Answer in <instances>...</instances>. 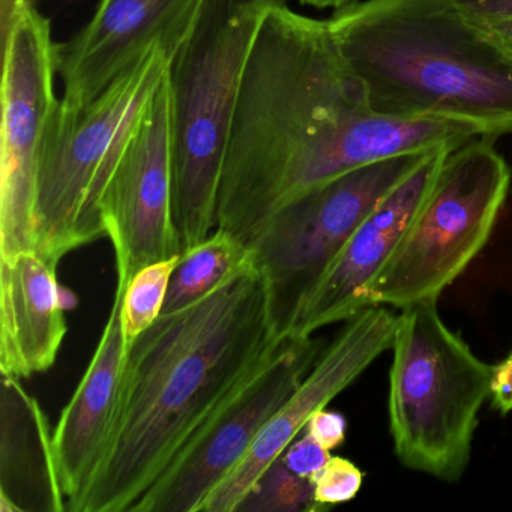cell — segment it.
<instances>
[{"mask_svg": "<svg viewBox=\"0 0 512 512\" xmlns=\"http://www.w3.org/2000/svg\"><path fill=\"white\" fill-rule=\"evenodd\" d=\"M475 137L460 122L374 113L328 20L283 2L263 19L242 77L217 227L248 245L281 208L344 173Z\"/></svg>", "mask_w": 512, "mask_h": 512, "instance_id": "1", "label": "cell"}, {"mask_svg": "<svg viewBox=\"0 0 512 512\" xmlns=\"http://www.w3.org/2000/svg\"><path fill=\"white\" fill-rule=\"evenodd\" d=\"M256 262L130 344L103 460L71 512H131L280 334Z\"/></svg>", "mask_w": 512, "mask_h": 512, "instance_id": "2", "label": "cell"}, {"mask_svg": "<svg viewBox=\"0 0 512 512\" xmlns=\"http://www.w3.org/2000/svg\"><path fill=\"white\" fill-rule=\"evenodd\" d=\"M328 23L377 115L512 134V62L455 0H356Z\"/></svg>", "mask_w": 512, "mask_h": 512, "instance_id": "3", "label": "cell"}, {"mask_svg": "<svg viewBox=\"0 0 512 512\" xmlns=\"http://www.w3.org/2000/svg\"><path fill=\"white\" fill-rule=\"evenodd\" d=\"M286 0H205L169 59L173 214L182 253L217 229L227 139L251 49L266 14Z\"/></svg>", "mask_w": 512, "mask_h": 512, "instance_id": "4", "label": "cell"}, {"mask_svg": "<svg viewBox=\"0 0 512 512\" xmlns=\"http://www.w3.org/2000/svg\"><path fill=\"white\" fill-rule=\"evenodd\" d=\"M167 68L166 50L155 46L91 100L59 98L38 172V254L61 263L71 251L106 236L100 212L104 190Z\"/></svg>", "mask_w": 512, "mask_h": 512, "instance_id": "5", "label": "cell"}, {"mask_svg": "<svg viewBox=\"0 0 512 512\" xmlns=\"http://www.w3.org/2000/svg\"><path fill=\"white\" fill-rule=\"evenodd\" d=\"M389 430L407 469L446 482L469 466L494 365L479 359L440 317L437 301L401 308L392 340Z\"/></svg>", "mask_w": 512, "mask_h": 512, "instance_id": "6", "label": "cell"}, {"mask_svg": "<svg viewBox=\"0 0 512 512\" xmlns=\"http://www.w3.org/2000/svg\"><path fill=\"white\" fill-rule=\"evenodd\" d=\"M490 137L449 152L400 244L374 281L370 305L406 308L440 295L481 253L512 188Z\"/></svg>", "mask_w": 512, "mask_h": 512, "instance_id": "7", "label": "cell"}, {"mask_svg": "<svg viewBox=\"0 0 512 512\" xmlns=\"http://www.w3.org/2000/svg\"><path fill=\"white\" fill-rule=\"evenodd\" d=\"M0 259L35 250L38 172L50 119L58 106V43L34 0H16L2 19Z\"/></svg>", "mask_w": 512, "mask_h": 512, "instance_id": "8", "label": "cell"}, {"mask_svg": "<svg viewBox=\"0 0 512 512\" xmlns=\"http://www.w3.org/2000/svg\"><path fill=\"white\" fill-rule=\"evenodd\" d=\"M320 340L280 332L268 352L173 458L131 512H200L322 353Z\"/></svg>", "mask_w": 512, "mask_h": 512, "instance_id": "9", "label": "cell"}, {"mask_svg": "<svg viewBox=\"0 0 512 512\" xmlns=\"http://www.w3.org/2000/svg\"><path fill=\"white\" fill-rule=\"evenodd\" d=\"M431 151L344 173L293 200L257 230L248 247L268 281L281 332L353 230Z\"/></svg>", "mask_w": 512, "mask_h": 512, "instance_id": "10", "label": "cell"}, {"mask_svg": "<svg viewBox=\"0 0 512 512\" xmlns=\"http://www.w3.org/2000/svg\"><path fill=\"white\" fill-rule=\"evenodd\" d=\"M106 238L131 277L181 256L173 214V152L167 74L134 130L100 203Z\"/></svg>", "mask_w": 512, "mask_h": 512, "instance_id": "11", "label": "cell"}, {"mask_svg": "<svg viewBox=\"0 0 512 512\" xmlns=\"http://www.w3.org/2000/svg\"><path fill=\"white\" fill-rule=\"evenodd\" d=\"M397 316L374 305L347 320L343 331L320 353L289 400L266 424L233 472L209 494L200 512H236L262 473L304 433L317 410L325 409L380 355L391 350Z\"/></svg>", "mask_w": 512, "mask_h": 512, "instance_id": "12", "label": "cell"}, {"mask_svg": "<svg viewBox=\"0 0 512 512\" xmlns=\"http://www.w3.org/2000/svg\"><path fill=\"white\" fill-rule=\"evenodd\" d=\"M451 151L454 149L428 152L419 166L371 209L322 277L298 302L284 334L311 337L319 329L347 322L371 307L374 281L400 244Z\"/></svg>", "mask_w": 512, "mask_h": 512, "instance_id": "13", "label": "cell"}, {"mask_svg": "<svg viewBox=\"0 0 512 512\" xmlns=\"http://www.w3.org/2000/svg\"><path fill=\"white\" fill-rule=\"evenodd\" d=\"M205 0H100L94 16L58 43L62 100L85 103L136 64L152 47L169 59L184 43Z\"/></svg>", "mask_w": 512, "mask_h": 512, "instance_id": "14", "label": "cell"}, {"mask_svg": "<svg viewBox=\"0 0 512 512\" xmlns=\"http://www.w3.org/2000/svg\"><path fill=\"white\" fill-rule=\"evenodd\" d=\"M116 286L112 310L85 376L53 430V451L67 511L94 478L115 422L127 344L122 302L130 281L124 259L115 254Z\"/></svg>", "mask_w": 512, "mask_h": 512, "instance_id": "15", "label": "cell"}, {"mask_svg": "<svg viewBox=\"0 0 512 512\" xmlns=\"http://www.w3.org/2000/svg\"><path fill=\"white\" fill-rule=\"evenodd\" d=\"M59 263L23 251L0 259V374L47 373L67 335Z\"/></svg>", "mask_w": 512, "mask_h": 512, "instance_id": "16", "label": "cell"}, {"mask_svg": "<svg viewBox=\"0 0 512 512\" xmlns=\"http://www.w3.org/2000/svg\"><path fill=\"white\" fill-rule=\"evenodd\" d=\"M67 511L53 431L37 398L17 377L0 386V512Z\"/></svg>", "mask_w": 512, "mask_h": 512, "instance_id": "17", "label": "cell"}, {"mask_svg": "<svg viewBox=\"0 0 512 512\" xmlns=\"http://www.w3.org/2000/svg\"><path fill=\"white\" fill-rule=\"evenodd\" d=\"M254 265L253 251L223 229L184 251L170 280L163 313L182 310L208 296L230 278Z\"/></svg>", "mask_w": 512, "mask_h": 512, "instance_id": "18", "label": "cell"}, {"mask_svg": "<svg viewBox=\"0 0 512 512\" xmlns=\"http://www.w3.org/2000/svg\"><path fill=\"white\" fill-rule=\"evenodd\" d=\"M179 259L181 256L149 263L128 281L122 302V326L127 349L163 313L170 280Z\"/></svg>", "mask_w": 512, "mask_h": 512, "instance_id": "19", "label": "cell"}, {"mask_svg": "<svg viewBox=\"0 0 512 512\" xmlns=\"http://www.w3.org/2000/svg\"><path fill=\"white\" fill-rule=\"evenodd\" d=\"M320 509L314 500L313 482L296 475L287 469L281 458H277L257 479L236 512H310Z\"/></svg>", "mask_w": 512, "mask_h": 512, "instance_id": "20", "label": "cell"}, {"mask_svg": "<svg viewBox=\"0 0 512 512\" xmlns=\"http://www.w3.org/2000/svg\"><path fill=\"white\" fill-rule=\"evenodd\" d=\"M311 482L314 500L320 508L326 509L355 499L364 484V472L353 461L331 455Z\"/></svg>", "mask_w": 512, "mask_h": 512, "instance_id": "21", "label": "cell"}, {"mask_svg": "<svg viewBox=\"0 0 512 512\" xmlns=\"http://www.w3.org/2000/svg\"><path fill=\"white\" fill-rule=\"evenodd\" d=\"M281 461L287 469L305 479H313L323 469L331 452L320 446L307 431L299 434L281 455Z\"/></svg>", "mask_w": 512, "mask_h": 512, "instance_id": "22", "label": "cell"}, {"mask_svg": "<svg viewBox=\"0 0 512 512\" xmlns=\"http://www.w3.org/2000/svg\"><path fill=\"white\" fill-rule=\"evenodd\" d=\"M305 431L329 452L343 445L346 440L347 421L343 413L320 409L311 416Z\"/></svg>", "mask_w": 512, "mask_h": 512, "instance_id": "23", "label": "cell"}, {"mask_svg": "<svg viewBox=\"0 0 512 512\" xmlns=\"http://www.w3.org/2000/svg\"><path fill=\"white\" fill-rule=\"evenodd\" d=\"M467 22L512 62V17L469 16Z\"/></svg>", "mask_w": 512, "mask_h": 512, "instance_id": "24", "label": "cell"}, {"mask_svg": "<svg viewBox=\"0 0 512 512\" xmlns=\"http://www.w3.org/2000/svg\"><path fill=\"white\" fill-rule=\"evenodd\" d=\"M491 400L502 415L512 412V350L503 361L494 365Z\"/></svg>", "mask_w": 512, "mask_h": 512, "instance_id": "25", "label": "cell"}, {"mask_svg": "<svg viewBox=\"0 0 512 512\" xmlns=\"http://www.w3.org/2000/svg\"><path fill=\"white\" fill-rule=\"evenodd\" d=\"M455 4L469 16L512 17V0H455Z\"/></svg>", "mask_w": 512, "mask_h": 512, "instance_id": "26", "label": "cell"}, {"mask_svg": "<svg viewBox=\"0 0 512 512\" xmlns=\"http://www.w3.org/2000/svg\"><path fill=\"white\" fill-rule=\"evenodd\" d=\"M305 7L316 8V10H337L344 5L352 4L356 0H299Z\"/></svg>", "mask_w": 512, "mask_h": 512, "instance_id": "27", "label": "cell"}]
</instances>
